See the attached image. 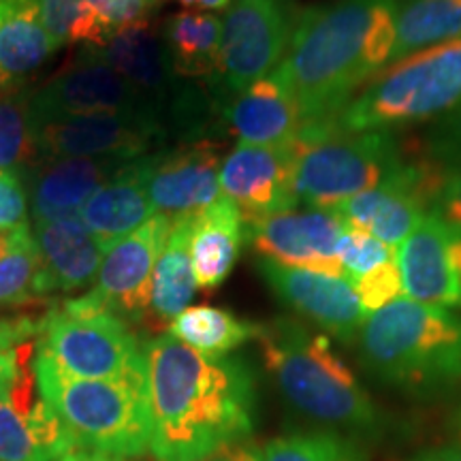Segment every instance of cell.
<instances>
[{
	"instance_id": "6da1fadb",
	"label": "cell",
	"mask_w": 461,
	"mask_h": 461,
	"mask_svg": "<svg viewBox=\"0 0 461 461\" xmlns=\"http://www.w3.org/2000/svg\"><path fill=\"white\" fill-rule=\"evenodd\" d=\"M154 461H203L255 429L252 370L233 357H207L180 339L143 342Z\"/></svg>"
},
{
	"instance_id": "7a4b0ae2",
	"label": "cell",
	"mask_w": 461,
	"mask_h": 461,
	"mask_svg": "<svg viewBox=\"0 0 461 461\" xmlns=\"http://www.w3.org/2000/svg\"><path fill=\"white\" fill-rule=\"evenodd\" d=\"M397 0H336L303 11L278 67L302 131L339 126V115L391 62Z\"/></svg>"
},
{
	"instance_id": "3957f363",
	"label": "cell",
	"mask_w": 461,
	"mask_h": 461,
	"mask_svg": "<svg viewBox=\"0 0 461 461\" xmlns=\"http://www.w3.org/2000/svg\"><path fill=\"white\" fill-rule=\"evenodd\" d=\"M257 342L276 387L297 412L353 438L376 431V406L325 333L280 316L261 325Z\"/></svg>"
},
{
	"instance_id": "277c9868",
	"label": "cell",
	"mask_w": 461,
	"mask_h": 461,
	"mask_svg": "<svg viewBox=\"0 0 461 461\" xmlns=\"http://www.w3.org/2000/svg\"><path fill=\"white\" fill-rule=\"evenodd\" d=\"M361 359L384 383L436 391L461 383V314L400 297L363 322Z\"/></svg>"
},
{
	"instance_id": "5b68a950",
	"label": "cell",
	"mask_w": 461,
	"mask_h": 461,
	"mask_svg": "<svg viewBox=\"0 0 461 461\" xmlns=\"http://www.w3.org/2000/svg\"><path fill=\"white\" fill-rule=\"evenodd\" d=\"M39 397L48 403L77 448L141 457L149 453L146 372L124 378L68 376L48 357H34Z\"/></svg>"
},
{
	"instance_id": "8992f818",
	"label": "cell",
	"mask_w": 461,
	"mask_h": 461,
	"mask_svg": "<svg viewBox=\"0 0 461 461\" xmlns=\"http://www.w3.org/2000/svg\"><path fill=\"white\" fill-rule=\"evenodd\" d=\"M461 105V39L391 62L339 115L350 132L391 131Z\"/></svg>"
},
{
	"instance_id": "52a82bcc",
	"label": "cell",
	"mask_w": 461,
	"mask_h": 461,
	"mask_svg": "<svg viewBox=\"0 0 461 461\" xmlns=\"http://www.w3.org/2000/svg\"><path fill=\"white\" fill-rule=\"evenodd\" d=\"M295 199L310 210H333L376 188L406 163L391 131L336 129L299 135Z\"/></svg>"
},
{
	"instance_id": "ba28073f",
	"label": "cell",
	"mask_w": 461,
	"mask_h": 461,
	"mask_svg": "<svg viewBox=\"0 0 461 461\" xmlns=\"http://www.w3.org/2000/svg\"><path fill=\"white\" fill-rule=\"evenodd\" d=\"M37 353L75 378L112 380L146 372L143 344L129 321L90 295L71 299L43 316Z\"/></svg>"
},
{
	"instance_id": "9c48e42d",
	"label": "cell",
	"mask_w": 461,
	"mask_h": 461,
	"mask_svg": "<svg viewBox=\"0 0 461 461\" xmlns=\"http://www.w3.org/2000/svg\"><path fill=\"white\" fill-rule=\"evenodd\" d=\"M448 173L429 157L406 160L380 186L333 207L344 227L359 229L397 250L429 212L436 210Z\"/></svg>"
},
{
	"instance_id": "30bf717a",
	"label": "cell",
	"mask_w": 461,
	"mask_h": 461,
	"mask_svg": "<svg viewBox=\"0 0 461 461\" xmlns=\"http://www.w3.org/2000/svg\"><path fill=\"white\" fill-rule=\"evenodd\" d=\"M291 17L280 0H235L222 20L221 73L241 92L280 65L291 43Z\"/></svg>"
},
{
	"instance_id": "8fae6325",
	"label": "cell",
	"mask_w": 461,
	"mask_h": 461,
	"mask_svg": "<svg viewBox=\"0 0 461 461\" xmlns=\"http://www.w3.org/2000/svg\"><path fill=\"white\" fill-rule=\"evenodd\" d=\"M31 99L39 126L77 115L152 112V101L113 71L96 48L54 75Z\"/></svg>"
},
{
	"instance_id": "7c38bea8",
	"label": "cell",
	"mask_w": 461,
	"mask_h": 461,
	"mask_svg": "<svg viewBox=\"0 0 461 461\" xmlns=\"http://www.w3.org/2000/svg\"><path fill=\"white\" fill-rule=\"evenodd\" d=\"M154 112L95 113L51 120L39 126L41 158H118L146 157L158 137Z\"/></svg>"
},
{
	"instance_id": "4fadbf2b",
	"label": "cell",
	"mask_w": 461,
	"mask_h": 461,
	"mask_svg": "<svg viewBox=\"0 0 461 461\" xmlns=\"http://www.w3.org/2000/svg\"><path fill=\"white\" fill-rule=\"evenodd\" d=\"M403 295L438 308H461V224L429 212L395 252Z\"/></svg>"
},
{
	"instance_id": "5bb4252c",
	"label": "cell",
	"mask_w": 461,
	"mask_h": 461,
	"mask_svg": "<svg viewBox=\"0 0 461 461\" xmlns=\"http://www.w3.org/2000/svg\"><path fill=\"white\" fill-rule=\"evenodd\" d=\"M295 143L282 148L238 143L222 160L221 194L246 224L295 210Z\"/></svg>"
},
{
	"instance_id": "9a60e30c",
	"label": "cell",
	"mask_w": 461,
	"mask_h": 461,
	"mask_svg": "<svg viewBox=\"0 0 461 461\" xmlns=\"http://www.w3.org/2000/svg\"><path fill=\"white\" fill-rule=\"evenodd\" d=\"M344 222L331 210H288L246 224V238L267 261L346 278L338 261Z\"/></svg>"
},
{
	"instance_id": "2e32d148",
	"label": "cell",
	"mask_w": 461,
	"mask_h": 461,
	"mask_svg": "<svg viewBox=\"0 0 461 461\" xmlns=\"http://www.w3.org/2000/svg\"><path fill=\"white\" fill-rule=\"evenodd\" d=\"M169 233L171 222L154 214L135 233L109 248L88 295L124 321L146 319L154 267Z\"/></svg>"
},
{
	"instance_id": "e0dca14e",
	"label": "cell",
	"mask_w": 461,
	"mask_h": 461,
	"mask_svg": "<svg viewBox=\"0 0 461 461\" xmlns=\"http://www.w3.org/2000/svg\"><path fill=\"white\" fill-rule=\"evenodd\" d=\"M221 149L201 141L148 160V193L154 212L171 224L194 221L221 194Z\"/></svg>"
},
{
	"instance_id": "ac0fdd59",
	"label": "cell",
	"mask_w": 461,
	"mask_h": 461,
	"mask_svg": "<svg viewBox=\"0 0 461 461\" xmlns=\"http://www.w3.org/2000/svg\"><path fill=\"white\" fill-rule=\"evenodd\" d=\"M257 267L276 297L303 319L342 342H353L359 336L367 312L357 297L353 282L310 269L286 267L267 258H261Z\"/></svg>"
},
{
	"instance_id": "d6986e66",
	"label": "cell",
	"mask_w": 461,
	"mask_h": 461,
	"mask_svg": "<svg viewBox=\"0 0 461 461\" xmlns=\"http://www.w3.org/2000/svg\"><path fill=\"white\" fill-rule=\"evenodd\" d=\"M32 384L31 366L0 391V461H60L77 448Z\"/></svg>"
},
{
	"instance_id": "ffe728a7",
	"label": "cell",
	"mask_w": 461,
	"mask_h": 461,
	"mask_svg": "<svg viewBox=\"0 0 461 461\" xmlns=\"http://www.w3.org/2000/svg\"><path fill=\"white\" fill-rule=\"evenodd\" d=\"M129 160L118 158H43L22 173L34 222L77 216L92 194Z\"/></svg>"
},
{
	"instance_id": "44dd1931",
	"label": "cell",
	"mask_w": 461,
	"mask_h": 461,
	"mask_svg": "<svg viewBox=\"0 0 461 461\" xmlns=\"http://www.w3.org/2000/svg\"><path fill=\"white\" fill-rule=\"evenodd\" d=\"M32 240L45 282V293H75L99 276L105 248L79 216L34 222Z\"/></svg>"
},
{
	"instance_id": "7402d4cb",
	"label": "cell",
	"mask_w": 461,
	"mask_h": 461,
	"mask_svg": "<svg viewBox=\"0 0 461 461\" xmlns=\"http://www.w3.org/2000/svg\"><path fill=\"white\" fill-rule=\"evenodd\" d=\"M148 160L141 157L124 163L79 210L77 216L105 252L157 214L148 193Z\"/></svg>"
},
{
	"instance_id": "603a6c76",
	"label": "cell",
	"mask_w": 461,
	"mask_h": 461,
	"mask_svg": "<svg viewBox=\"0 0 461 461\" xmlns=\"http://www.w3.org/2000/svg\"><path fill=\"white\" fill-rule=\"evenodd\" d=\"M227 118L244 146H291L302 131L295 96L278 68L241 90L229 107Z\"/></svg>"
},
{
	"instance_id": "cb8c5ba5",
	"label": "cell",
	"mask_w": 461,
	"mask_h": 461,
	"mask_svg": "<svg viewBox=\"0 0 461 461\" xmlns=\"http://www.w3.org/2000/svg\"><path fill=\"white\" fill-rule=\"evenodd\" d=\"M246 240V222L227 199H218L190 221V263L201 291H214L229 278Z\"/></svg>"
},
{
	"instance_id": "d4e9b609",
	"label": "cell",
	"mask_w": 461,
	"mask_h": 461,
	"mask_svg": "<svg viewBox=\"0 0 461 461\" xmlns=\"http://www.w3.org/2000/svg\"><path fill=\"white\" fill-rule=\"evenodd\" d=\"M56 50L39 0H0V73L9 84L37 71Z\"/></svg>"
},
{
	"instance_id": "484cf974",
	"label": "cell",
	"mask_w": 461,
	"mask_h": 461,
	"mask_svg": "<svg viewBox=\"0 0 461 461\" xmlns=\"http://www.w3.org/2000/svg\"><path fill=\"white\" fill-rule=\"evenodd\" d=\"M96 50L113 71L122 75L126 82L143 92L149 101L169 86L173 73L169 56H167L165 43L149 24L118 32L103 48Z\"/></svg>"
},
{
	"instance_id": "4316f807",
	"label": "cell",
	"mask_w": 461,
	"mask_h": 461,
	"mask_svg": "<svg viewBox=\"0 0 461 461\" xmlns=\"http://www.w3.org/2000/svg\"><path fill=\"white\" fill-rule=\"evenodd\" d=\"M222 22L205 11H180L165 22L163 43L173 73L205 77L221 71Z\"/></svg>"
},
{
	"instance_id": "83f0119b",
	"label": "cell",
	"mask_w": 461,
	"mask_h": 461,
	"mask_svg": "<svg viewBox=\"0 0 461 461\" xmlns=\"http://www.w3.org/2000/svg\"><path fill=\"white\" fill-rule=\"evenodd\" d=\"M190 221L171 224L169 240L160 252L152 276L148 316L169 327L177 314L188 308L197 293L193 263H190Z\"/></svg>"
},
{
	"instance_id": "f1b7e54d",
	"label": "cell",
	"mask_w": 461,
	"mask_h": 461,
	"mask_svg": "<svg viewBox=\"0 0 461 461\" xmlns=\"http://www.w3.org/2000/svg\"><path fill=\"white\" fill-rule=\"evenodd\" d=\"M167 333L201 355L227 357L241 344L257 339L261 325L214 305H188L169 322Z\"/></svg>"
},
{
	"instance_id": "f546056e",
	"label": "cell",
	"mask_w": 461,
	"mask_h": 461,
	"mask_svg": "<svg viewBox=\"0 0 461 461\" xmlns=\"http://www.w3.org/2000/svg\"><path fill=\"white\" fill-rule=\"evenodd\" d=\"M455 39H461V0H403L397 3L391 62Z\"/></svg>"
},
{
	"instance_id": "4dcf8cb0",
	"label": "cell",
	"mask_w": 461,
	"mask_h": 461,
	"mask_svg": "<svg viewBox=\"0 0 461 461\" xmlns=\"http://www.w3.org/2000/svg\"><path fill=\"white\" fill-rule=\"evenodd\" d=\"M45 282L31 224L0 235V308L34 303Z\"/></svg>"
},
{
	"instance_id": "1f68e13d",
	"label": "cell",
	"mask_w": 461,
	"mask_h": 461,
	"mask_svg": "<svg viewBox=\"0 0 461 461\" xmlns=\"http://www.w3.org/2000/svg\"><path fill=\"white\" fill-rule=\"evenodd\" d=\"M39 154V120L31 95L0 92V171H22Z\"/></svg>"
},
{
	"instance_id": "d6a6232c",
	"label": "cell",
	"mask_w": 461,
	"mask_h": 461,
	"mask_svg": "<svg viewBox=\"0 0 461 461\" xmlns=\"http://www.w3.org/2000/svg\"><path fill=\"white\" fill-rule=\"evenodd\" d=\"M263 461H366L359 440L333 429L297 431L258 448Z\"/></svg>"
},
{
	"instance_id": "836d02e7",
	"label": "cell",
	"mask_w": 461,
	"mask_h": 461,
	"mask_svg": "<svg viewBox=\"0 0 461 461\" xmlns=\"http://www.w3.org/2000/svg\"><path fill=\"white\" fill-rule=\"evenodd\" d=\"M39 9L45 31L58 48L75 43L99 48L95 17L86 0H39Z\"/></svg>"
},
{
	"instance_id": "e575fe53",
	"label": "cell",
	"mask_w": 461,
	"mask_h": 461,
	"mask_svg": "<svg viewBox=\"0 0 461 461\" xmlns=\"http://www.w3.org/2000/svg\"><path fill=\"white\" fill-rule=\"evenodd\" d=\"M39 330L41 319H0V391L32 366V336H37Z\"/></svg>"
},
{
	"instance_id": "d590c367",
	"label": "cell",
	"mask_w": 461,
	"mask_h": 461,
	"mask_svg": "<svg viewBox=\"0 0 461 461\" xmlns=\"http://www.w3.org/2000/svg\"><path fill=\"white\" fill-rule=\"evenodd\" d=\"M95 17L99 48L109 39L129 28L149 24V15L158 7L160 0H86Z\"/></svg>"
},
{
	"instance_id": "8d00e7d4",
	"label": "cell",
	"mask_w": 461,
	"mask_h": 461,
	"mask_svg": "<svg viewBox=\"0 0 461 461\" xmlns=\"http://www.w3.org/2000/svg\"><path fill=\"white\" fill-rule=\"evenodd\" d=\"M395 252L366 230L350 227H344L342 238L338 241V261L342 265L346 280L350 282L395 258Z\"/></svg>"
},
{
	"instance_id": "74e56055",
	"label": "cell",
	"mask_w": 461,
	"mask_h": 461,
	"mask_svg": "<svg viewBox=\"0 0 461 461\" xmlns=\"http://www.w3.org/2000/svg\"><path fill=\"white\" fill-rule=\"evenodd\" d=\"M353 286L367 316L380 308H384V305H389L391 302H395V299H400L403 295V288L397 257L378 265L372 272L363 274L361 278L353 282Z\"/></svg>"
},
{
	"instance_id": "f35d334b",
	"label": "cell",
	"mask_w": 461,
	"mask_h": 461,
	"mask_svg": "<svg viewBox=\"0 0 461 461\" xmlns=\"http://www.w3.org/2000/svg\"><path fill=\"white\" fill-rule=\"evenodd\" d=\"M31 201L22 171H0V235L28 224Z\"/></svg>"
},
{
	"instance_id": "ab89813d",
	"label": "cell",
	"mask_w": 461,
	"mask_h": 461,
	"mask_svg": "<svg viewBox=\"0 0 461 461\" xmlns=\"http://www.w3.org/2000/svg\"><path fill=\"white\" fill-rule=\"evenodd\" d=\"M428 157L447 173L461 171V105L431 131Z\"/></svg>"
},
{
	"instance_id": "60d3db41",
	"label": "cell",
	"mask_w": 461,
	"mask_h": 461,
	"mask_svg": "<svg viewBox=\"0 0 461 461\" xmlns=\"http://www.w3.org/2000/svg\"><path fill=\"white\" fill-rule=\"evenodd\" d=\"M434 212L447 218V221L461 224V171L448 173Z\"/></svg>"
},
{
	"instance_id": "b9f144b4",
	"label": "cell",
	"mask_w": 461,
	"mask_h": 461,
	"mask_svg": "<svg viewBox=\"0 0 461 461\" xmlns=\"http://www.w3.org/2000/svg\"><path fill=\"white\" fill-rule=\"evenodd\" d=\"M60 461H135V457H118V455L88 451V448H75Z\"/></svg>"
},
{
	"instance_id": "7bdbcfd3",
	"label": "cell",
	"mask_w": 461,
	"mask_h": 461,
	"mask_svg": "<svg viewBox=\"0 0 461 461\" xmlns=\"http://www.w3.org/2000/svg\"><path fill=\"white\" fill-rule=\"evenodd\" d=\"M412 461H461V447L431 448V451L417 455Z\"/></svg>"
},
{
	"instance_id": "ee69618b",
	"label": "cell",
	"mask_w": 461,
	"mask_h": 461,
	"mask_svg": "<svg viewBox=\"0 0 461 461\" xmlns=\"http://www.w3.org/2000/svg\"><path fill=\"white\" fill-rule=\"evenodd\" d=\"M188 11H221L227 9L230 0H177Z\"/></svg>"
},
{
	"instance_id": "f6af8a7d",
	"label": "cell",
	"mask_w": 461,
	"mask_h": 461,
	"mask_svg": "<svg viewBox=\"0 0 461 461\" xmlns=\"http://www.w3.org/2000/svg\"><path fill=\"white\" fill-rule=\"evenodd\" d=\"M233 457H235V461H263L258 448L250 447V445H235Z\"/></svg>"
},
{
	"instance_id": "bcb514c9",
	"label": "cell",
	"mask_w": 461,
	"mask_h": 461,
	"mask_svg": "<svg viewBox=\"0 0 461 461\" xmlns=\"http://www.w3.org/2000/svg\"><path fill=\"white\" fill-rule=\"evenodd\" d=\"M233 447H224V448H221V451H216L214 455H210V457H205L203 461H235Z\"/></svg>"
},
{
	"instance_id": "7dc6e473",
	"label": "cell",
	"mask_w": 461,
	"mask_h": 461,
	"mask_svg": "<svg viewBox=\"0 0 461 461\" xmlns=\"http://www.w3.org/2000/svg\"><path fill=\"white\" fill-rule=\"evenodd\" d=\"M9 82H7V79H5V75L3 73H0V92H3V90H7L9 88Z\"/></svg>"
}]
</instances>
